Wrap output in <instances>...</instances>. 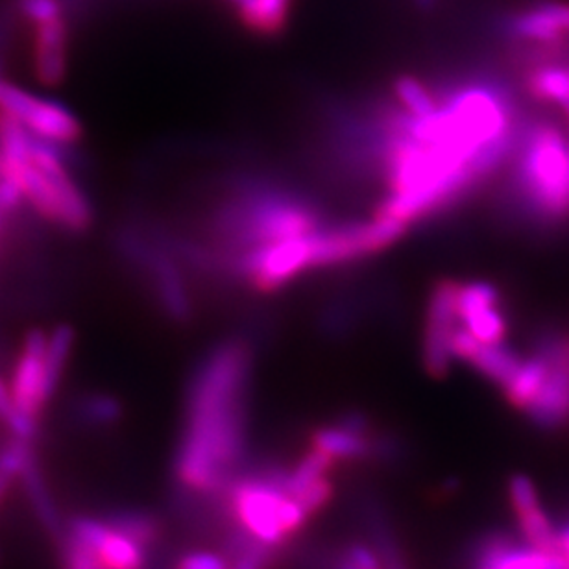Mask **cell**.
I'll return each instance as SVG.
<instances>
[{"instance_id": "obj_1", "label": "cell", "mask_w": 569, "mask_h": 569, "mask_svg": "<svg viewBox=\"0 0 569 569\" xmlns=\"http://www.w3.org/2000/svg\"><path fill=\"white\" fill-rule=\"evenodd\" d=\"M250 368L248 345L228 340L194 373L178 457V477L191 492H213L241 459Z\"/></svg>"}, {"instance_id": "obj_2", "label": "cell", "mask_w": 569, "mask_h": 569, "mask_svg": "<svg viewBox=\"0 0 569 569\" xmlns=\"http://www.w3.org/2000/svg\"><path fill=\"white\" fill-rule=\"evenodd\" d=\"M0 178L21 194L24 208L67 233L93 224V203L72 174L63 148L36 138L0 116Z\"/></svg>"}, {"instance_id": "obj_3", "label": "cell", "mask_w": 569, "mask_h": 569, "mask_svg": "<svg viewBox=\"0 0 569 569\" xmlns=\"http://www.w3.org/2000/svg\"><path fill=\"white\" fill-rule=\"evenodd\" d=\"M507 206L538 228L569 219V138L551 119L523 121L509 159Z\"/></svg>"}, {"instance_id": "obj_4", "label": "cell", "mask_w": 569, "mask_h": 569, "mask_svg": "<svg viewBox=\"0 0 569 569\" xmlns=\"http://www.w3.org/2000/svg\"><path fill=\"white\" fill-rule=\"evenodd\" d=\"M74 348L71 326H56L52 331L33 329L22 339L11 368V400L19 417L38 427L47 407L60 389Z\"/></svg>"}, {"instance_id": "obj_5", "label": "cell", "mask_w": 569, "mask_h": 569, "mask_svg": "<svg viewBox=\"0 0 569 569\" xmlns=\"http://www.w3.org/2000/svg\"><path fill=\"white\" fill-rule=\"evenodd\" d=\"M231 509L253 542L274 548L307 520L306 510L284 490L281 473L247 477L231 490Z\"/></svg>"}, {"instance_id": "obj_6", "label": "cell", "mask_w": 569, "mask_h": 569, "mask_svg": "<svg viewBox=\"0 0 569 569\" xmlns=\"http://www.w3.org/2000/svg\"><path fill=\"white\" fill-rule=\"evenodd\" d=\"M0 116L21 124L27 132L58 147H74L82 139V124L66 104L22 89L0 74Z\"/></svg>"}, {"instance_id": "obj_7", "label": "cell", "mask_w": 569, "mask_h": 569, "mask_svg": "<svg viewBox=\"0 0 569 569\" xmlns=\"http://www.w3.org/2000/svg\"><path fill=\"white\" fill-rule=\"evenodd\" d=\"M69 537L88 549L99 569H144L147 548L122 531L110 518L78 516L67 526Z\"/></svg>"}, {"instance_id": "obj_8", "label": "cell", "mask_w": 569, "mask_h": 569, "mask_svg": "<svg viewBox=\"0 0 569 569\" xmlns=\"http://www.w3.org/2000/svg\"><path fill=\"white\" fill-rule=\"evenodd\" d=\"M537 350L548 359L549 376L527 412L538 427L559 429L569 422V340L549 331L538 339Z\"/></svg>"}, {"instance_id": "obj_9", "label": "cell", "mask_w": 569, "mask_h": 569, "mask_svg": "<svg viewBox=\"0 0 569 569\" xmlns=\"http://www.w3.org/2000/svg\"><path fill=\"white\" fill-rule=\"evenodd\" d=\"M457 281L446 280L432 287L427 303L426 331H423V362L427 372L443 376L448 372L451 356V335L459 326L457 315Z\"/></svg>"}, {"instance_id": "obj_10", "label": "cell", "mask_w": 569, "mask_h": 569, "mask_svg": "<svg viewBox=\"0 0 569 569\" xmlns=\"http://www.w3.org/2000/svg\"><path fill=\"white\" fill-rule=\"evenodd\" d=\"M457 315L460 326L482 345H503L509 323L501 311L499 292L493 284L482 281L459 283Z\"/></svg>"}, {"instance_id": "obj_11", "label": "cell", "mask_w": 569, "mask_h": 569, "mask_svg": "<svg viewBox=\"0 0 569 569\" xmlns=\"http://www.w3.org/2000/svg\"><path fill=\"white\" fill-rule=\"evenodd\" d=\"M32 24L33 78L44 88L63 82L69 63V16L52 17Z\"/></svg>"}, {"instance_id": "obj_12", "label": "cell", "mask_w": 569, "mask_h": 569, "mask_svg": "<svg viewBox=\"0 0 569 569\" xmlns=\"http://www.w3.org/2000/svg\"><path fill=\"white\" fill-rule=\"evenodd\" d=\"M501 32L523 43L557 44L569 33V6L560 2L538 4L505 17Z\"/></svg>"}, {"instance_id": "obj_13", "label": "cell", "mask_w": 569, "mask_h": 569, "mask_svg": "<svg viewBox=\"0 0 569 569\" xmlns=\"http://www.w3.org/2000/svg\"><path fill=\"white\" fill-rule=\"evenodd\" d=\"M471 569H569V562L562 553L521 548L505 535H492L477 546Z\"/></svg>"}, {"instance_id": "obj_14", "label": "cell", "mask_w": 569, "mask_h": 569, "mask_svg": "<svg viewBox=\"0 0 569 569\" xmlns=\"http://www.w3.org/2000/svg\"><path fill=\"white\" fill-rule=\"evenodd\" d=\"M509 496L520 531L531 548L542 549L549 553H560L559 538L548 515L538 501L537 488L526 476H515L509 482Z\"/></svg>"}, {"instance_id": "obj_15", "label": "cell", "mask_w": 569, "mask_h": 569, "mask_svg": "<svg viewBox=\"0 0 569 569\" xmlns=\"http://www.w3.org/2000/svg\"><path fill=\"white\" fill-rule=\"evenodd\" d=\"M315 448L329 455L331 459H361L372 451V442L367 437L365 418L351 415L337 426L323 427L315 432Z\"/></svg>"}, {"instance_id": "obj_16", "label": "cell", "mask_w": 569, "mask_h": 569, "mask_svg": "<svg viewBox=\"0 0 569 569\" xmlns=\"http://www.w3.org/2000/svg\"><path fill=\"white\" fill-rule=\"evenodd\" d=\"M548 376V359L540 351L535 350V356L529 357L527 361H521L520 368L516 370L509 383L505 385L503 390L507 401L516 409L527 411L532 401L537 400V396L540 395Z\"/></svg>"}, {"instance_id": "obj_17", "label": "cell", "mask_w": 569, "mask_h": 569, "mask_svg": "<svg viewBox=\"0 0 569 569\" xmlns=\"http://www.w3.org/2000/svg\"><path fill=\"white\" fill-rule=\"evenodd\" d=\"M290 6L292 0H242L236 10L242 27L258 36L272 38L283 32Z\"/></svg>"}, {"instance_id": "obj_18", "label": "cell", "mask_w": 569, "mask_h": 569, "mask_svg": "<svg viewBox=\"0 0 569 569\" xmlns=\"http://www.w3.org/2000/svg\"><path fill=\"white\" fill-rule=\"evenodd\" d=\"M527 89L535 99L549 104H569V66L543 61L532 67L526 78Z\"/></svg>"}, {"instance_id": "obj_19", "label": "cell", "mask_w": 569, "mask_h": 569, "mask_svg": "<svg viewBox=\"0 0 569 569\" xmlns=\"http://www.w3.org/2000/svg\"><path fill=\"white\" fill-rule=\"evenodd\" d=\"M468 365L493 383L505 387L520 368L521 357L515 350H510L505 342L503 345H479L476 353L468 359Z\"/></svg>"}, {"instance_id": "obj_20", "label": "cell", "mask_w": 569, "mask_h": 569, "mask_svg": "<svg viewBox=\"0 0 569 569\" xmlns=\"http://www.w3.org/2000/svg\"><path fill=\"white\" fill-rule=\"evenodd\" d=\"M22 481H24V488H27L28 496H30V501H32L33 509H36V515H38L39 521L43 523L50 532H54L58 535L61 529L60 520H58V515H56V507L52 503V499H50L49 490H47V485H44L43 476H41V471H39L38 466L33 462V459L28 462L27 468L21 473Z\"/></svg>"}, {"instance_id": "obj_21", "label": "cell", "mask_w": 569, "mask_h": 569, "mask_svg": "<svg viewBox=\"0 0 569 569\" xmlns=\"http://www.w3.org/2000/svg\"><path fill=\"white\" fill-rule=\"evenodd\" d=\"M33 459L32 442L11 438L10 443L0 451V505L17 477H21L28 462Z\"/></svg>"}, {"instance_id": "obj_22", "label": "cell", "mask_w": 569, "mask_h": 569, "mask_svg": "<svg viewBox=\"0 0 569 569\" xmlns=\"http://www.w3.org/2000/svg\"><path fill=\"white\" fill-rule=\"evenodd\" d=\"M333 459L329 455L323 453L320 449H315L312 453L307 455L301 460L300 465L296 466L295 470L290 473H281V481L283 487L290 496H296L300 492L301 488H306L307 485L322 479L331 468Z\"/></svg>"}, {"instance_id": "obj_23", "label": "cell", "mask_w": 569, "mask_h": 569, "mask_svg": "<svg viewBox=\"0 0 569 569\" xmlns=\"http://www.w3.org/2000/svg\"><path fill=\"white\" fill-rule=\"evenodd\" d=\"M111 520L116 521L122 531L130 535L133 540H138L147 549L158 540V523L148 515L136 512V510H124V512L111 516Z\"/></svg>"}, {"instance_id": "obj_24", "label": "cell", "mask_w": 569, "mask_h": 569, "mask_svg": "<svg viewBox=\"0 0 569 569\" xmlns=\"http://www.w3.org/2000/svg\"><path fill=\"white\" fill-rule=\"evenodd\" d=\"M80 417L94 426H110L121 418V403L110 396H88L80 403Z\"/></svg>"}, {"instance_id": "obj_25", "label": "cell", "mask_w": 569, "mask_h": 569, "mask_svg": "<svg viewBox=\"0 0 569 569\" xmlns=\"http://www.w3.org/2000/svg\"><path fill=\"white\" fill-rule=\"evenodd\" d=\"M60 566L61 569H99L88 549L69 535L61 537Z\"/></svg>"}, {"instance_id": "obj_26", "label": "cell", "mask_w": 569, "mask_h": 569, "mask_svg": "<svg viewBox=\"0 0 569 569\" xmlns=\"http://www.w3.org/2000/svg\"><path fill=\"white\" fill-rule=\"evenodd\" d=\"M292 498L300 503L301 509L306 510L307 516L312 515L328 503L331 498V485L326 481V477H322V479L307 485L306 488H301L300 492Z\"/></svg>"}, {"instance_id": "obj_27", "label": "cell", "mask_w": 569, "mask_h": 569, "mask_svg": "<svg viewBox=\"0 0 569 569\" xmlns=\"http://www.w3.org/2000/svg\"><path fill=\"white\" fill-rule=\"evenodd\" d=\"M269 560L270 548L247 538L242 549H237L236 562L231 569H264Z\"/></svg>"}, {"instance_id": "obj_28", "label": "cell", "mask_w": 569, "mask_h": 569, "mask_svg": "<svg viewBox=\"0 0 569 569\" xmlns=\"http://www.w3.org/2000/svg\"><path fill=\"white\" fill-rule=\"evenodd\" d=\"M357 569H381V560L367 546H351L345 557Z\"/></svg>"}, {"instance_id": "obj_29", "label": "cell", "mask_w": 569, "mask_h": 569, "mask_svg": "<svg viewBox=\"0 0 569 569\" xmlns=\"http://www.w3.org/2000/svg\"><path fill=\"white\" fill-rule=\"evenodd\" d=\"M178 569H228V565L213 553H191L180 560Z\"/></svg>"}, {"instance_id": "obj_30", "label": "cell", "mask_w": 569, "mask_h": 569, "mask_svg": "<svg viewBox=\"0 0 569 569\" xmlns=\"http://www.w3.org/2000/svg\"><path fill=\"white\" fill-rule=\"evenodd\" d=\"M385 559H387V569H406V566L401 565L400 555L396 553L395 548H385Z\"/></svg>"}, {"instance_id": "obj_31", "label": "cell", "mask_w": 569, "mask_h": 569, "mask_svg": "<svg viewBox=\"0 0 569 569\" xmlns=\"http://www.w3.org/2000/svg\"><path fill=\"white\" fill-rule=\"evenodd\" d=\"M557 538H559V551L569 562V523L557 532Z\"/></svg>"}, {"instance_id": "obj_32", "label": "cell", "mask_w": 569, "mask_h": 569, "mask_svg": "<svg viewBox=\"0 0 569 569\" xmlns=\"http://www.w3.org/2000/svg\"><path fill=\"white\" fill-rule=\"evenodd\" d=\"M415 2H417V4L420 6V8H422V10H431L432 6H435V2H437V0H415Z\"/></svg>"}, {"instance_id": "obj_33", "label": "cell", "mask_w": 569, "mask_h": 569, "mask_svg": "<svg viewBox=\"0 0 569 569\" xmlns=\"http://www.w3.org/2000/svg\"><path fill=\"white\" fill-rule=\"evenodd\" d=\"M6 217H2V214H0V241H2V239H4V224H6Z\"/></svg>"}, {"instance_id": "obj_34", "label": "cell", "mask_w": 569, "mask_h": 569, "mask_svg": "<svg viewBox=\"0 0 569 569\" xmlns=\"http://www.w3.org/2000/svg\"><path fill=\"white\" fill-rule=\"evenodd\" d=\"M340 569H357L356 566H351L350 562H348V560H342V562H340Z\"/></svg>"}, {"instance_id": "obj_35", "label": "cell", "mask_w": 569, "mask_h": 569, "mask_svg": "<svg viewBox=\"0 0 569 569\" xmlns=\"http://www.w3.org/2000/svg\"><path fill=\"white\" fill-rule=\"evenodd\" d=\"M228 2H231L233 6H239L241 4L242 0H228Z\"/></svg>"}, {"instance_id": "obj_36", "label": "cell", "mask_w": 569, "mask_h": 569, "mask_svg": "<svg viewBox=\"0 0 569 569\" xmlns=\"http://www.w3.org/2000/svg\"><path fill=\"white\" fill-rule=\"evenodd\" d=\"M565 111H566V116H568V119H569V104L565 106Z\"/></svg>"}]
</instances>
